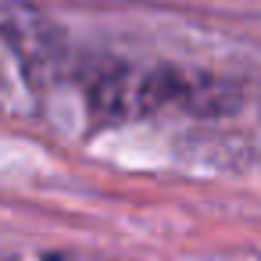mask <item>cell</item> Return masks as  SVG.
<instances>
[{
	"mask_svg": "<svg viewBox=\"0 0 261 261\" xmlns=\"http://www.w3.org/2000/svg\"><path fill=\"white\" fill-rule=\"evenodd\" d=\"M236 86L190 68H108L86 86V108L100 122H136L161 111L222 115L236 108Z\"/></svg>",
	"mask_w": 261,
	"mask_h": 261,
	"instance_id": "6da1fadb",
	"label": "cell"
},
{
	"mask_svg": "<svg viewBox=\"0 0 261 261\" xmlns=\"http://www.w3.org/2000/svg\"><path fill=\"white\" fill-rule=\"evenodd\" d=\"M0 40L29 65H50L61 54V33L54 22L22 0H0Z\"/></svg>",
	"mask_w": 261,
	"mask_h": 261,
	"instance_id": "7a4b0ae2",
	"label": "cell"
},
{
	"mask_svg": "<svg viewBox=\"0 0 261 261\" xmlns=\"http://www.w3.org/2000/svg\"><path fill=\"white\" fill-rule=\"evenodd\" d=\"M47 261H72V257H47Z\"/></svg>",
	"mask_w": 261,
	"mask_h": 261,
	"instance_id": "3957f363",
	"label": "cell"
}]
</instances>
